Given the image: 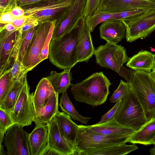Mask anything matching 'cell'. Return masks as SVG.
<instances>
[{
	"label": "cell",
	"mask_w": 155,
	"mask_h": 155,
	"mask_svg": "<svg viewBox=\"0 0 155 155\" xmlns=\"http://www.w3.org/2000/svg\"><path fill=\"white\" fill-rule=\"evenodd\" d=\"M85 19L69 32L51 40L48 58L51 62L61 69L71 68L78 62V41Z\"/></svg>",
	"instance_id": "1"
},
{
	"label": "cell",
	"mask_w": 155,
	"mask_h": 155,
	"mask_svg": "<svg viewBox=\"0 0 155 155\" xmlns=\"http://www.w3.org/2000/svg\"><path fill=\"white\" fill-rule=\"evenodd\" d=\"M111 85L102 72H96L82 81L73 84L71 92L75 101L94 107L106 102Z\"/></svg>",
	"instance_id": "2"
},
{
	"label": "cell",
	"mask_w": 155,
	"mask_h": 155,
	"mask_svg": "<svg viewBox=\"0 0 155 155\" xmlns=\"http://www.w3.org/2000/svg\"><path fill=\"white\" fill-rule=\"evenodd\" d=\"M129 84L142 106L147 121L155 118V82L149 73L135 71Z\"/></svg>",
	"instance_id": "3"
},
{
	"label": "cell",
	"mask_w": 155,
	"mask_h": 155,
	"mask_svg": "<svg viewBox=\"0 0 155 155\" xmlns=\"http://www.w3.org/2000/svg\"><path fill=\"white\" fill-rule=\"evenodd\" d=\"M114 119L121 125L136 131L147 121L141 105L130 88L122 99Z\"/></svg>",
	"instance_id": "4"
},
{
	"label": "cell",
	"mask_w": 155,
	"mask_h": 155,
	"mask_svg": "<svg viewBox=\"0 0 155 155\" xmlns=\"http://www.w3.org/2000/svg\"><path fill=\"white\" fill-rule=\"evenodd\" d=\"M78 127L75 145V155L80 151L126 143L128 142L130 138L102 134L92 131L83 125H79Z\"/></svg>",
	"instance_id": "5"
},
{
	"label": "cell",
	"mask_w": 155,
	"mask_h": 155,
	"mask_svg": "<svg viewBox=\"0 0 155 155\" xmlns=\"http://www.w3.org/2000/svg\"><path fill=\"white\" fill-rule=\"evenodd\" d=\"M27 74L18 100L11 111L8 113L14 123L23 127L31 124L35 114L33 100L34 93H30Z\"/></svg>",
	"instance_id": "6"
},
{
	"label": "cell",
	"mask_w": 155,
	"mask_h": 155,
	"mask_svg": "<svg viewBox=\"0 0 155 155\" xmlns=\"http://www.w3.org/2000/svg\"><path fill=\"white\" fill-rule=\"evenodd\" d=\"M96 63L102 67L110 69L120 74L129 58L126 49L121 45L107 42L95 50Z\"/></svg>",
	"instance_id": "7"
},
{
	"label": "cell",
	"mask_w": 155,
	"mask_h": 155,
	"mask_svg": "<svg viewBox=\"0 0 155 155\" xmlns=\"http://www.w3.org/2000/svg\"><path fill=\"white\" fill-rule=\"evenodd\" d=\"M73 0H47L23 8L26 22L36 21L40 23L49 21L59 12L66 13Z\"/></svg>",
	"instance_id": "8"
},
{
	"label": "cell",
	"mask_w": 155,
	"mask_h": 155,
	"mask_svg": "<svg viewBox=\"0 0 155 155\" xmlns=\"http://www.w3.org/2000/svg\"><path fill=\"white\" fill-rule=\"evenodd\" d=\"M51 21L40 23L36 27L22 61L24 68L28 72L41 62L40 55L48 35Z\"/></svg>",
	"instance_id": "9"
},
{
	"label": "cell",
	"mask_w": 155,
	"mask_h": 155,
	"mask_svg": "<svg viewBox=\"0 0 155 155\" xmlns=\"http://www.w3.org/2000/svg\"><path fill=\"white\" fill-rule=\"evenodd\" d=\"M122 21L126 28L127 41L145 38L155 30V10Z\"/></svg>",
	"instance_id": "10"
},
{
	"label": "cell",
	"mask_w": 155,
	"mask_h": 155,
	"mask_svg": "<svg viewBox=\"0 0 155 155\" xmlns=\"http://www.w3.org/2000/svg\"><path fill=\"white\" fill-rule=\"evenodd\" d=\"M23 128L15 124L8 129L3 141L8 155H31L29 134Z\"/></svg>",
	"instance_id": "11"
},
{
	"label": "cell",
	"mask_w": 155,
	"mask_h": 155,
	"mask_svg": "<svg viewBox=\"0 0 155 155\" xmlns=\"http://www.w3.org/2000/svg\"><path fill=\"white\" fill-rule=\"evenodd\" d=\"M87 0H74L61 22L55 26L51 39L63 36L76 27L83 18Z\"/></svg>",
	"instance_id": "12"
},
{
	"label": "cell",
	"mask_w": 155,
	"mask_h": 155,
	"mask_svg": "<svg viewBox=\"0 0 155 155\" xmlns=\"http://www.w3.org/2000/svg\"><path fill=\"white\" fill-rule=\"evenodd\" d=\"M155 9V2L146 0H101L96 13H111L136 9Z\"/></svg>",
	"instance_id": "13"
},
{
	"label": "cell",
	"mask_w": 155,
	"mask_h": 155,
	"mask_svg": "<svg viewBox=\"0 0 155 155\" xmlns=\"http://www.w3.org/2000/svg\"><path fill=\"white\" fill-rule=\"evenodd\" d=\"M47 124L48 128V147L57 152L60 155H75V146L62 134L54 116Z\"/></svg>",
	"instance_id": "14"
},
{
	"label": "cell",
	"mask_w": 155,
	"mask_h": 155,
	"mask_svg": "<svg viewBox=\"0 0 155 155\" xmlns=\"http://www.w3.org/2000/svg\"><path fill=\"white\" fill-rule=\"evenodd\" d=\"M18 30L10 32L0 31V74L8 68L11 57L17 39Z\"/></svg>",
	"instance_id": "15"
},
{
	"label": "cell",
	"mask_w": 155,
	"mask_h": 155,
	"mask_svg": "<svg viewBox=\"0 0 155 155\" xmlns=\"http://www.w3.org/2000/svg\"><path fill=\"white\" fill-rule=\"evenodd\" d=\"M99 29L101 38L111 44H117L126 35L125 25L120 20L105 21L102 23Z\"/></svg>",
	"instance_id": "16"
},
{
	"label": "cell",
	"mask_w": 155,
	"mask_h": 155,
	"mask_svg": "<svg viewBox=\"0 0 155 155\" xmlns=\"http://www.w3.org/2000/svg\"><path fill=\"white\" fill-rule=\"evenodd\" d=\"M84 126L94 132L109 136L130 138L136 132L132 128L121 125L114 119L100 124Z\"/></svg>",
	"instance_id": "17"
},
{
	"label": "cell",
	"mask_w": 155,
	"mask_h": 155,
	"mask_svg": "<svg viewBox=\"0 0 155 155\" xmlns=\"http://www.w3.org/2000/svg\"><path fill=\"white\" fill-rule=\"evenodd\" d=\"M48 128L47 124H39L29 134V142L31 155H40L47 144Z\"/></svg>",
	"instance_id": "18"
},
{
	"label": "cell",
	"mask_w": 155,
	"mask_h": 155,
	"mask_svg": "<svg viewBox=\"0 0 155 155\" xmlns=\"http://www.w3.org/2000/svg\"><path fill=\"white\" fill-rule=\"evenodd\" d=\"M91 32L85 21L81 31L77 46L78 62H87L94 54L95 49L92 43Z\"/></svg>",
	"instance_id": "19"
},
{
	"label": "cell",
	"mask_w": 155,
	"mask_h": 155,
	"mask_svg": "<svg viewBox=\"0 0 155 155\" xmlns=\"http://www.w3.org/2000/svg\"><path fill=\"white\" fill-rule=\"evenodd\" d=\"M54 117L62 134L68 141L75 146L79 128L78 125L72 120L70 116L63 112L59 111L55 114Z\"/></svg>",
	"instance_id": "20"
},
{
	"label": "cell",
	"mask_w": 155,
	"mask_h": 155,
	"mask_svg": "<svg viewBox=\"0 0 155 155\" xmlns=\"http://www.w3.org/2000/svg\"><path fill=\"white\" fill-rule=\"evenodd\" d=\"M155 65V54L146 50H141L129 58L126 66L134 70L150 72Z\"/></svg>",
	"instance_id": "21"
},
{
	"label": "cell",
	"mask_w": 155,
	"mask_h": 155,
	"mask_svg": "<svg viewBox=\"0 0 155 155\" xmlns=\"http://www.w3.org/2000/svg\"><path fill=\"white\" fill-rule=\"evenodd\" d=\"M58 94L54 91L45 105L35 114L34 122L36 124H47L58 112Z\"/></svg>",
	"instance_id": "22"
},
{
	"label": "cell",
	"mask_w": 155,
	"mask_h": 155,
	"mask_svg": "<svg viewBox=\"0 0 155 155\" xmlns=\"http://www.w3.org/2000/svg\"><path fill=\"white\" fill-rule=\"evenodd\" d=\"M54 91L46 77L43 78L40 80L36 87L33 97L35 114L45 105L51 95Z\"/></svg>",
	"instance_id": "23"
},
{
	"label": "cell",
	"mask_w": 155,
	"mask_h": 155,
	"mask_svg": "<svg viewBox=\"0 0 155 155\" xmlns=\"http://www.w3.org/2000/svg\"><path fill=\"white\" fill-rule=\"evenodd\" d=\"M71 69H64L60 73L52 71L50 74L46 77L56 93L62 94L67 91L72 85L71 83L72 78V73L70 72Z\"/></svg>",
	"instance_id": "24"
},
{
	"label": "cell",
	"mask_w": 155,
	"mask_h": 155,
	"mask_svg": "<svg viewBox=\"0 0 155 155\" xmlns=\"http://www.w3.org/2000/svg\"><path fill=\"white\" fill-rule=\"evenodd\" d=\"M126 143L110 146L98 149L80 151L78 155H124L138 149L135 144L127 145Z\"/></svg>",
	"instance_id": "25"
},
{
	"label": "cell",
	"mask_w": 155,
	"mask_h": 155,
	"mask_svg": "<svg viewBox=\"0 0 155 155\" xmlns=\"http://www.w3.org/2000/svg\"><path fill=\"white\" fill-rule=\"evenodd\" d=\"M155 136V118L147 121L129 138L128 142L147 145Z\"/></svg>",
	"instance_id": "26"
},
{
	"label": "cell",
	"mask_w": 155,
	"mask_h": 155,
	"mask_svg": "<svg viewBox=\"0 0 155 155\" xmlns=\"http://www.w3.org/2000/svg\"><path fill=\"white\" fill-rule=\"evenodd\" d=\"M37 27L23 32L18 30L17 39L11 57L12 60V59L17 58L22 64L24 56L32 38Z\"/></svg>",
	"instance_id": "27"
},
{
	"label": "cell",
	"mask_w": 155,
	"mask_h": 155,
	"mask_svg": "<svg viewBox=\"0 0 155 155\" xmlns=\"http://www.w3.org/2000/svg\"><path fill=\"white\" fill-rule=\"evenodd\" d=\"M25 75L22 78L15 81L13 86L5 97L0 102V109L8 113L11 111L22 89Z\"/></svg>",
	"instance_id": "28"
},
{
	"label": "cell",
	"mask_w": 155,
	"mask_h": 155,
	"mask_svg": "<svg viewBox=\"0 0 155 155\" xmlns=\"http://www.w3.org/2000/svg\"><path fill=\"white\" fill-rule=\"evenodd\" d=\"M59 105L63 112L70 116L74 121H79L81 125L87 124L91 118V117L83 116L77 111L70 100L67 91L62 94Z\"/></svg>",
	"instance_id": "29"
},
{
	"label": "cell",
	"mask_w": 155,
	"mask_h": 155,
	"mask_svg": "<svg viewBox=\"0 0 155 155\" xmlns=\"http://www.w3.org/2000/svg\"><path fill=\"white\" fill-rule=\"evenodd\" d=\"M114 13L98 12L85 19L86 26L90 31H93L95 28L99 24L112 20Z\"/></svg>",
	"instance_id": "30"
},
{
	"label": "cell",
	"mask_w": 155,
	"mask_h": 155,
	"mask_svg": "<svg viewBox=\"0 0 155 155\" xmlns=\"http://www.w3.org/2000/svg\"><path fill=\"white\" fill-rule=\"evenodd\" d=\"M14 81L8 69L0 74V102L5 98Z\"/></svg>",
	"instance_id": "31"
},
{
	"label": "cell",
	"mask_w": 155,
	"mask_h": 155,
	"mask_svg": "<svg viewBox=\"0 0 155 155\" xmlns=\"http://www.w3.org/2000/svg\"><path fill=\"white\" fill-rule=\"evenodd\" d=\"M8 69L14 81L22 78L28 72L17 58H13L9 64Z\"/></svg>",
	"instance_id": "32"
},
{
	"label": "cell",
	"mask_w": 155,
	"mask_h": 155,
	"mask_svg": "<svg viewBox=\"0 0 155 155\" xmlns=\"http://www.w3.org/2000/svg\"><path fill=\"white\" fill-rule=\"evenodd\" d=\"M14 124L8 113L0 109V145H2L8 129Z\"/></svg>",
	"instance_id": "33"
},
{
	"label": "cell",
	"mask_w": 155,
	"mask_h": 155,
	"mask_svg": "<svg viewBox=\"0 0 155 155\" xmlns=\"http://www.w3.org/2000/svg\"><path fill=\"white\" fill-rule=\"evenodd\" d=\"M130 89L128 83L121 80L118 87L109 98L110 102L116 103L119 100L122 99L128 93Z\"/></svg>",
	"instance_id": "34"
},
{
	"label": "cell",
	"mask_w": 155,
	"mask_h": 155,
	"mask_svg": "<svg viewBox=\"0 0 155 155\" xmlns=\"http://www.w3.org/2000/svg\"><path fill=\"white\" fill-rule=\"evenodd\" d=\"M55 24L56 21H51L49 32L40 55V58L41 62L48 58L49 44L52 39L53 32Z\"/></svg>",
	"instance_id": "35"
},
{
	"label": "cell",
	"mask_w": 155,
	"mask_h": 155,
	"mask_svg": "<svg viewBox=\"0 0 155 155\" xmlns=\"http://www.w3.org/2000/svg\"><path fill=\"white\" fill-rule=\"evenodd\" d=\"M101 0H87L85 6L83 18L85 19L95 13Z\"/></svg>",
	"instance_id": "36"
},
{
	"label": "cell",
	"mask_w": 155,
	"mask_h": 155,
	"mask_svg": "<svg viewBox=\"0 0 155 155\" xmlns=\"http://www.w3.org/2000/svg\"><path fill=\"white\" fill-rule=\"evenodd\" d=\"M122 99L118 101L114 105L106 114L103 115L100 121L96 124H100L109 121L114 119L118 108L119 107Z\"/></svg>",
	"instance_id": "37"
},
{
	"label": "cell",
	"mask_w": 155,
	"mask_h": 155,
	"mask_svg": "<svg viewBox=\"0 0 155 155\" xmlns=\"http://www.w3.org/2000/svg\"><path fill=\"white\" fill-rule=\"evenodd\" d=\"M47 0H15L16 6L25 8Z\"/></svg>",
	"instance_id": "38"
},
{
	"label": "cell",
	"mask_w": 155,
	"mask_h": 155,
	"mask_svg": "<svg viewBox=\"0 0 155 155\" xmlns=\"http://www.w3.org/2000/svg\"><path fill=\"white\" fill-rule=\"evenodd\" d=\"M15 18L10 11L4 12L1 13L0 23L5 24L12 23Z\"/></svg>",
	"instance_id": "39"
},
{
	"label": "cell",
	"mask_w": 155,
	"mask_h": 155,
	"mask_svg": "<svg viewBox=\"0 0 155 155\" xmlns=\"http://www.w3.org/2000/svg\"><path fill=\"white\" fill-rule=\"evenodd\" d=\"M27 20V17L25 15L15 18L12 24L15 29H19L25 24Z\"/></svg>",
	"instance_id": "40"
},
{
	"label": "cell",
	"mask_w": 155,
	"mask_h": 155,
	"mask_svg": "<svg viewBox=\"0 0 155 155\" xmlns=\"http://www.w3.org/2000/svg\"><path fill=\"white\" fill-rule=\"evenodd\" d=\"M12 14L16 18L25 15L24 10L22 7L16 6L10 11Z\"/></svg>",
	"instance_id": "41"
},
{
	"label": "cell",
	"mask_w": 155,
	"mask_h": 155,
	"mask_svg": "<svg viewBox=\"0 0 155 155\" xmlns=\"http://www.w3.org/2000/svg\"><path fill=\"white\" fill-rule=\"evenodd\" d=\"M40 23L36 21H31L26 22L19 30L21 32H24L31 28L37 27Z\"/></svg>",
	"instance_id": "42"
},
{
	"label": "cell",
	"mask_w": 155,
	"mask_h": 155,
	"mask_svg": "<svg viewBox=\"0 0 155 155\" xmlns=\"http://www.w3.org/2000/svg\"><path fill=\"white\" fill-rule=\"evenodd\" d=\"M60 155L57 152L48 147L47 145L42 151L40 155Z\"/></svg>",
	"instance_id": "43"
},
{
	"label": "cell",
	"mask_w": 155,
	"mask_h": 155,
	"mask_svg": "<svg viewBox=\"0 0 155 155\" xmlns=\"http://www.w3.org/2000/svg\"><path fill=\"white\" fill-rule=\"evenodd\" d=\"M16 29L15 28L12 23H9L6 24L2 27H0V31L5 29L8 31L11 32L14 31Z\"/></svg>",
	"instance_id": "44"
},
{
	"label": "cell",
	"mask_w": 155,
	"mask_h": 155,
	"mask_svg": "<svg viewBox=\"0 0 155 155\" xmlns=\"http://www.w3.org/2000/svg\"><path fill=\"white\" fill-rule=\"evenodd\" d=\"M10 0H0V5H1L4 7L5 9L6 5L8 3Z\"/></svg>",
	"instance_id": "45"
},
{
	"label": "cell",
	"mask_w": 155,
	"mask_h": 155,
	"mask_svg": "<svg viewBox=\"0 0 155 155\" xmlns=\"http://www.w3.org/2000/svg\"><path fill=\"white\" fill-rule=\"evenodd\" d=\"M149 74L155 82V65Z\"/></svg>",
	"instance_id": "46"
},
{
	"label": "cell",
	"mask_w": 155,
	"mask_h": 155,
	"mask_svg": "<svg viewBox=\"0 0 155 155\" xmlns=\"http://www.w3.org/2000/svg\"><path fill=\"white\" fill-rule=\"evenodd\" d=\"M6 151L4 149V146L3 145H0V155H5L6 154Z\"/></svg>",
	"instance_id": "47"
},
{
	"label": "cell",
	"mask_w": 155,
	"mask_h": 155,
	"mask_svg": "<svg viewBox=\"0 0 155 155\" xmlns=\"http://www.w3.org/2000/svg\"><path fill=\"white\" fill-rule=\"evenodd\" d=\"M149 151L150 154L155 155V146L150 149L149 150Z\"/></svg>",
	"instance_id": "48"
},
{
	"label": "cell",
	"mask_w": 155,
	"mask_h": 155,
	"mask_svg": "<svg viewBox=\"0 0 155 155\" xmlns=\"http://www.w3.org/2000/svg\"><path fill=\"white\" fill-rule=\"evenodd\" d=\"M155 144V136L150 141L149 145L150 144Z\"/></svg>",
	"instance_id": "49"
},
{
	"label": "cell",
	"mask_w": 155,
	"mask_h": 155,
	"mask_svg": "<svg viewBox=\"0 0 155 155\" xmlns=\"http://www.w3.org/2000/svg\"><path fill=\"white\" fill-rule=\"evenodd\" d=\"M150 48L151 49V51L153 52H155V49L153 48L152 47H150Z\"/></svg>",
	"instance_id": "50"
},
{
	"label": "cell",
	"mask_w": 155,
	"mask_h": 155,
	"mask_svg": "<svg viewBox=\"0 0 155 155\" xmlns=\"http://www.w3.org/2000/svg\"><path fill=\"white\" fill-rule=\"evenodd\" d=\"M147 1L151 2H155V0H146Z\"/></svg>",
	"instance_id": "51"
}]
</instances>
